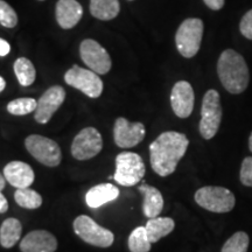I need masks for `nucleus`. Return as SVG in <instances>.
Listing matches in <instances>:
<instances>
[{
    "instance_id": "nucleus-31",
    "label": "nucleus",
    "mask_w": 252,
    "mask_h": 252,
    "mask_svg": "<svg viewBox=\"0 0 252 252\" xmlns=\"http://www.w3.org/2000/svg\"><path fill=\"white\" fill-rule=\"evenodd\" d=\"M204 4H206L208 7L213 11H219L224 6L225 0H203Z\"/></svg>"
},
{
    "instance_id": "nucleus-26",
    "label": "nucleus",
    "mask_w": 252,
    "mask_h": 252,
    "mask_svg": "<svg viewBox=\"0 0 252 252\" xmlns=\"http://www.w3.org/2000/svg\"><path fill=\"white\" fill-rule=\"evenodd\" d=\"M37 100L34 98H17L7 104V111L13 116H26L35 112Z\"/></svg>"
},
{
    "instance_id": "nucleus-28",
    "label": "nucleus",
    "mask_w": 252,
    "mask_h": 252,
    "mask_svg": "<svg viewBox=\"0 0 252 252\" xmlns=\"http://www.w3.org/2000/svg\"><path fill=\"white\" fill-rule=\"evenodd\" d=\"M0 24L6 28H14L18 25L17 13L5 0L0 1Z\"/></svg>"
},
{
    "instance_id": "nucleus-7",
    "label": "nucleus",
    "mask_w": 252,
    "mask_h": 252,
    "mask_svg": "<svg viewBox=\"0 0 252 252\" xmlns=\"http://www.w3.org/2000/svg\"><path fill=\"white\" fill-rule=\"evenodd\" d=\"M74 231L82 241L98 248H109L113 244L115 236L110 230L100 226L91 217L77 216L74 220Z\"/></svg>"
},
{
    "instance_id": "nucleus-10",
    "label": "nucleus",
    "mask_w": 252,
    "mask_h": 252,
    "mask_svg": "<svg viewBox=\"0 0 252 252\" xmlns=\"http://www.w3.org/2000/svg\"><path fill=\"white\" fill-rule=\"evenodd\" d=\"M103 149L102 135L94 127L83 128L71 144L72 157L80 161L96 157Z\"/></svg>"
},
{
    "instance_id": "nucleus-18",
    "label": "nucleus",
    "mask_w": 252,
    "mask_h": 252,
    "mask_svg": "<svg viewBox=\"0 0 252 252\" xmlns=\"http://www.w3.org/2000/svg\"><path fill=\"white\" fill-rule=\"evenodd\" d=\"M119 196V189L111 184H100L90 188L86 195V202L89 208L96 209L103 204L115 201Z\"/></svg>"
},
{
    "instance_id": "nucleus-8",
    "label": "nucleus",
    "mask_w": 252,
    "mask_h": 252,
    "mask_svg": "<svg viewBox=\"0 0 252 252\" xmlns=\"http://www.w3.org/2000/svg\"><path fill=\"white\" fill-rule=\"evenodd\" d=\"M25 146L33 158L42 165L56 167L61 163L62 153L58 143L40 134L28 135Z\"/></svg>"
},
{
    "instance_id": "nucleus-15",
    "label": "nucleus",
    "mask_w": 252,
    "mask_h": 252,
    "mask_svg": "<svg viewBox=\"0 0 252 252\" xmlns=\"http://www.w3.org/2000/svg\"><path fill=\"white\" fill-rule=\"evenodd\" d=\"M58 239L47 230H33L20 242L21 252H55Z\"/></svg>"
},
{
    "instance_id": "nucleus-11",
    "label": "nucleus",
    "mask_w": 252,
    "mask_h": 252,
    "mask_svg": "<svg viewBox=\"0 0 252 252\" xmlns=\"http://www.w3.org/2000/svg\"><path fill=\"white\" fill-rule=\"evenodd\" d=\"M80 55L82 61L91 70L98 75H105L112 67V61L109 53L93 39H86L80 45Z\"/></svg>"
},
{
    "instance_id": "nucleus-14",
    "label": "nucleus",
    "mask_w": 252,
    "mask_h": 252,
    "mask_svg": "<svg viewBox=\"0 0 252 252\" xmlns=\"http://www.w3.org/2000/svg\"><path fill=\"white\" fill-rule=\"evenodd\" d=\"M195 94L193 87L187 81L176 82L171 93L173 111L179 118H188L194 109Z\"/></svg>"
},
{
    "instance_id": "nucleus-2",
    "label": "nucleus",
    "mask_w": 252,
    "mask_h": 252,
    "mask_svg": "<svg viewBox=\"0 0 252 252\" xmlns=\"http://www.w3.org/2000/svg\"><path fill=\"white\" fill-rule=\"evenodd\" d=\"M217 74L224 89L232 94L247 90L250 74L243 56L234 49H225L217 62Z\"/></svg>"
},
{
    "instance_id": "nucleus-22",
    "label": "nucleus",
    "mask_w": 252,
    "mask_h": 252,
    "mask_svg": "<svg viewBox=\"0 0 252 252\" xmlns=\"http://www.w3.org/2000/svg\"><path fill=\"white\" fill-rule=\"evenodd\" d=\"M118 0H90V13L99 20H112L119 14Z\"/></svg>"
},
{
    "instance_id": "nucleus-25",
    "label": "nucleus",
    "mask_w": 252,
    "mask_h": 252,
    "mask_svg": "<svg viewBox=\"0 0 252 252\" xmlns=\"http://www.w3.org/2000/svg\"><path fill=\"white\" fill-rule=\"evenodd\" d=\"M128 249L131 252H150L152 243L147 236L145 226H138L128 237Z\"/></svg>"
},
{
    "instance_id": "nucleus-19",
    "label": "nucleus",
    "mask_w": 252,
    "mask_h": 252,
    "mask_svg": "<svg viewBox=\"0 0 252 252\" xmlns=\"http://www.w3.org/2000/svg\"><path fill=\"white\" fill-rule=\"evenodd\" d=\"M138 189L144 196L143 212L145 216L149 219L159 216L163 208V197L159 189L146 184H143Z\"/></svg>"
},
{
    "instance_id": "nucleus-35",
    "label": "nucleus",
    "mask_w": 252,
    "mask_h": 252,
    "mask_svg": "<svg viewBox=\"0 0 252 252\" xmlns=\"http://www.w3.org/2000/svg\"><path fill=\"white\" fill-rule=\"evenodd\" d=\"M6 88V82L4 80V77H0V91H4Z\"/></svg>"
},
{
    "instance_id": "nucleus-23",
    "label": "nucleus",
    "mask_w": 252,
    "mask_h": 252,
    "mask_svg": "<svg viewBox=\"0 0 252 252\" xmlns=\"http://www.w3.org/2000/svg\"><path fill=\"white\" fill-rule=\"evenodd\" d=\"M13 69L19 83L23 87H30L34 83L36 77V71L33 63L26 58H19L14 62Z\"/></svg>"
},
{
    "instance_id": "nucleus-6",
    "label": "nucleus",
    "mask_w": 252,
    "mask_h": 252,
    "mask_svg": "<svg viewBox=\"0 0 252 252\" xmlns=\"http://www.w3.org/2000/svg\"><path fill=\"white\" fill-rule=\"evenodd\" d=\"M222 122V106L220 94L210 89L204 94L201 108L200 133L204 139L209 140L215 137Z\"/></svg>"
},
{
    "instance_id": "nucleus-1",
    "label": "nucleus",
    "mask_w": 252,
    "mask_h": 252,
    "mask_svg": "<svg viewBox=\"0 0 252 252\" xmlns=\"http://www.w3.org/2000/svg\"><path fill=\"white\" fill-rule=\"evenodd\" d=\"M189 140L186 134L176 131L163 132L151 144L150 160L153 171L160 176H168L187 152Z\"/></svg>"
},
{
    "instance_id": "nucleus-21",
    "label": "nucleus",
    "mask_w": 252,
    "mask_h": 252,
    "mask_svg": "<svg viewBox=\"0 0 252 252\" xmlns=\"http://www.w3.org/2000/svg\"><path fill=\"white\" fill-rule=\"evenodd\" d=\"M23 225L21 222L14 217L5 220L0 226V244L2 248H13L21 237Z\"/></svg>"
},
{
    "instance_id": "nucleus-9",
    "label": "nucleus",
    "mask_w": 252,
    "mask_h": 252,
    "mask_svg": "<svg viewBox=\"0 0 252 252\" xmlns=\"http://www.w3.org/2000/svg\"><path fill=\"white\" fill-rule=\"evenodd\" d=\"M64 81L68 86L82 91L90 98H98L103 93V81L91 69H84L75 64L65 72Z\"/></svg>"
},
{
    "instance_id": "nucleus-33",
    "label": "nucleus",
    "mask_w": 252,
    "mask_h": 252,
    "mask_svg": "<svg viewBox=\"0 0 252 252\" xmlns=\"http://www.w3.org/2000/svg\"><path fill=\"white\" fill-rule=\"evenodd\" d=\"M8 210V202L4 194H0V213L5 214Z\"/></svg>"
},
{
    "instance_id": "nucleus-27",
    "label": "nucleus",
    "mask_w": 252,
    "mask_h": 252,
    "mask_svg": "<svg viewBox=\"0 0 252 252\" xmlns=\"http://www.w3.org/2000/svg\"><path fill=\"white\" fill-rule=\"evenodd\" d=\"M249 242L250 239L247 232L238 231L225 242L220 252H248Z\"/></svg>"
},
{
    "instance_id": "nucleus-32",
    "label": "nucleus",
    "mask_w": 252,
    "mask_h": 252,
    "mask_svg": "<svg viewBox=\"0 0 252 252\" xmlns=\"http://www.w3.org/2000/svg\"><path fill=\"white\" fill-rule=\"evenodd\" d=\"M9 52H11V46H9V43L4 39H0V56H1V58H5Z\"/></svg>"
},
{
    "instance_id": "nucleus-36",
    "label": "nucleus",
    "mask_w": 252,
    "mask_h": 252,
    "mask_svg": "<svg viewBox=\"0 0 252 252\" xmlns=\"http://www.w3.org/2000/svg\"><path fill=\"white\" fill-rule=\"evenodd\" d=\"M39 1H43V0H39Z\"/></svg>"
},
{
    "instance_id": "nucleus-30",
    "label": "nucleus",
    "mask_w": 252,
    "mask_h": 252,
    "mask_svg": "<svg viewBox=\"0 0 252 252\" xmlns=\"http://www.w3.org/2000/svg\"><path fill=\"white\" fill-rule=\"evenodd\" d=\"M239 31L244 37L252 40V9L248 11L242 18L241 24H239Z\"/></svg>"
},
{
    "instance_id": "nucleus-34",
    "label": "nucleus",
    "mask_w": 252,
    "mask_h": 252,
    "mask_svg": "<svg viewBox=\"0 0 252 252\" xmlns=\"http://www.w3.org/2000/svg\"><path fill=\"white\" fill-rule=\"evenodd\" d=\"M6 178L4 176V174H2L1 176H0V190H2V189H5V185H6Z\"/></svg>"
},
{
    "instance_id": "nucleus-12",
    "label": "nucleus",
    "mask_w": 252,
    "mask_h": 252,
    "mask_svg": "<svg viewBox=\"0 0 252 252\" xmlns=\"http://www.w3.org/2000/svg\"><path fill=\"white\" fill-rule=\"evenodd\" d=\"M146 130L143 123H130L124 117L116 119L113 127V139L118 147L122 149H131L137 146L144 140Z\"/></svg>"
},
{
    "instance_id": "nucleus-20",
    "label": "nucleus",
    "mask_w": 252,
    "mask_h": 252,
    "mask_svg": "<svg viewBox=\"0 0 252 252\" xmlns=\"http://www.w3.org/2000/svg\"><path fill=\"white\" fill-rule=\"evenodd\" d=\"M145 228L151 243L153 244L171 234L175 228V222L171 217H154L147 220Z\"/></svg>"
},
{
    "instance_id": "nucleus-4",
    "label": "nucleus",
    "mask_w": 252,
    "mask_h": 252,
    "mask_svg": "<svg viewBox=\"0 0 252 252\" xmlns=\"http://www.w3.org/2000/svg\"><path fill=\"white\" fill-rule=\"evenodd\" d=\"M146 174V167L139 154L122 152L116 157L115 181L124 187L138 185Z\"/></svg>"
},
{
    "instance_id": "nucleus-24",
    "label": "nucleus",
    "mask_w": 252,
    "mask_h": 252,
    "mask_svg": "<svg viewBox=\"0 0 252 252\" xmlns=\"http://www.w3.org/2000/svg\"><path fill=\"white\" fill-rule=\"evenodd\" d=\"M14 200L18 206L26 209H37L42 206V196L31 188H19L14 193Z\"/></svg>"
},
{
    "instance_id": "nucleus-3",
    "label": "nucleus",
    "mask_w": 252,
    "mask_h": 252,
    "mask_svg": "<svg viewBox=\"0 0 252 252\" xmlns=\"http://www.w3.org/2000/svg\"><path fill=\"white\" fill-rule=\"evenodd\" d=\"M203 36V21L198 18L186 19L175 34V45L186 59L197 54Z\"/></svg>"
},
{
    "instance_id": "nucleus-29",
    "label": "nucleus",
    "mask_w": 252,
    "mask_h": 252,
    "mask_svg": "<svg viewBox=\"0 0 252 252\" xmlns=\"http://www.w3.org/2000/svg\"><path fill=\"white\" fill-rule=\"evenodd\" d=\"M249 150L252 152V132L249 137ZM239 180L247 187H252V157H247L242 162Z\"/></svg>"
},
{
    "instance_id": "nucleus-16",
    "label": "nucleus",
    "mask_w": 252,
    "mask_h": 252,
    "mask_svg": "<svg viewBox=\"0 0 252 252\" xmlns=\"http://www.w3.org/2000/svg\"><path fill=\"white\" fill-rule=\"evenodd\" d=\"M2 174L9 185L17 189L30 188L33 185L35 174L33 168L26 162L23 161H11L5 166Z\"/></svg>"
},
{
    "instance_id": "nucleus-13",
    "label": "nucleus",
    "mask_w": 252,
    "mask_h": 252,
    "mask_svg": "<svg viewBox=\"0 0 252 252\" xmlns=\"http://www.w3.org/2000/svg\"><path fill=\"white\" fill-rule=\"evenodd\" d=\"M65 99V90L60 86L50 87L37 100L34 118L39 124H47Z\"/></svg>"
},
{
    "instance_id": "nucleus-5",
    "label": "nucleus",
    "mask_w": 252,
    "mask_h": 252,
    "mask_svg": "<svg viewBox=\"0 0 252 252\" xmlns=\"http://www.w3.org/2000/svg\"><path fill=\"white\" fill-rule=\"evenodd\" d=\"M194 197L201 208L219 214L231 212L236 203L235 195L229 189L216 186H206L197 189Z\"/></svg>"
},
{
    "instance_id": "nucleus-17",
    "label": "nucleus",
    "mask_w": 252,
    "mask_h": 252,
    "mask_svg": "<svg viewBox=\"0 0 252 252\" xmlns=\"http://www.w3.org/2000/svg\"><path fill=\"white\" fill-rule=\"evenodd\" d=\"M56 21L63 30H70L80 23L83 7L77 0H59L55 8Z\"/></svg>"
}]
</instances>
